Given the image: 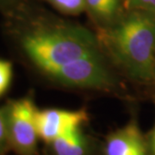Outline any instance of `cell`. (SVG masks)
I'll use <instances>...</instances> for the list:
<instances>
[{
    "instance_id": "obj_3",
    "label": "cell",
    "mask_w": 155,
    "mask_h": 155,
    "mask_svg": "<svg viewBox=\"0 0 155 155\" xmlns=\"http://www.w3.org/2000/svg\"><path fill=\"white\" fill-rule=\"evenodd\" d=\"M37 110L29 97L12 101L6 106L9 147L17 155L39 154Z\"/></svg>"
},
{
    "instance_id": "obj_12",
    "label": "cell",
    "mask_w": 155,
    "mask_h": 155,
    "mask_svg": "<svg viewBox=\"0 0 155 155\" xmlns=\"http://www.w3.org/2000/svg\"><path fill=\"white\" fill-rule=\"evenodd\" d=\"M133 10L148 12L155 15V0H127Z\"/></svg>"
},
{
    "instance_id": "obj_5",
    "label": "cell",
    "mask_w": 155,
    "mask_h": 155,
    "mask_svg": "<svg viewBox=\"0 0 155 155\" xmlns=\"http://www.w3.org/2000/svg\"><path fill=\"white\" fill-rule=\"evenodd\" d=\"M89 119L84 109L68 110L61 109L37 110L36 125L40 140L46 145L74 128L84 126Z\"/></svg>"
},
{
    "instance_id": "obj_8",
    "label": "cell",
    "mask_w": 155,
    "mask_h": 155,
    "mask_svg": "<svg viewBox=\"0 0 155 155\" xmlns=\"http://www.w3.org/2000/svg\"><path fill=\"white\" fill-rule=\"evenodd\" d=\"M86 9L103 23H113L120 11L121 0H85Z\"/></svg>"
},
{
    "instance_id": "obj_14",
    "label": "cell",
    "mask_w": 155,
    "mask_h": 155,
    "mask_svg": "<svg viewBox=\"0 0 155 155\" xmlns=\"http://www.w3.org/2000/svg\"><path fill=\"white\" fill-rule=\"evenodd\" d=\"M154 78H155V74H154Z\"/></svg>"
},
{
    "instance_id": "obj_1",
    "label": "cell",
    "mask_w": 155,
    "mask_h": 155,
    "mask_svg": "<svg viewBox=\"0 0 155 155\" xmlns=\"http://www.w3.org/2000/svg\"><path fill=\"white\" fill-rule=\"evenodd\" d=\"M102 40L127 74L148 81L155 74V15L133 10L106 28Z\"/></svg>"
},
{
    "instance_id": "obj_4",
    "label": "cell",
    "mask_w": 155,
    "mask_h": 155,
    "mask_svg": "<svg viewBox=\"0 0 155 155\" xmlns=\"http://www.w3.org/2000/svg\"><path fill=\"white\" fill-rule=\"evenodd\" d=\"M48 74L57 82L72 87L106 89L113 84V78L100 53L62 65Z\"/></svg>"
},
{
    "instance_id": "obj_7",
    "label": "cell",
    "mask_w": 155,
    "mask_h": 155,
    "mask_svg": "<svg viewBox=\"0 0 155 155\" xmlns=\"http://www.w3.org/2000/svg\"><path fill=\"white\" fill-rule=\"evenodd\" d=\"M48 147L50 155H101V147L84 132V126L61 135Z\"/></svg>"
},
{
    "instance_id": "obj_6",
    "label": "cell",
    "mask_w": 155,
    "mask_h": 155,
    "mask_svg": "<svg viewBox=\"0 0 155 155\" xmlns=\"http://www.w3.org/2000/svg\"><path fill=\"white\" fill-rule=\"evenodd\" d=\"M101 155H148L147 136L136 119H131L106 135L101 146Z\"/></svg>"
},
{
    "instance_id": "obj_11",
    "label": "cell",
    "mask_w": 155,
    "mask_h": 155,
    "mask_svg": "<svg viewBox=\"0 0 155 155\" xmlns=\"http://www.w3.org/2000/svg\"><path fill=\"white\" fill-rule=\"evenodd\" d=\"M9 147L7 125H6V106L0 108V155H4Z\"/></svg>"
},
{
    "instance_id": "obj_2",
    "label": "cell",
    "mask_w": 155,
    "mask_h": 155,
    "mask_svg": "<svg viewBox=\"0 0 155 155\" xmlns=\"http://www.w3.org/2000/svg\"><path fill=\"white\" fill-rule=\"evenodd\" d=\"M23 52L46 73L85 56L99 54L97 39L76 25H55L34 29L22 36Z\"/></svg>"
},
{
    "instance_id": "obj_9",
    "label": "cell",
    "mask_w": 155,
    "mask_h": 155,
    "mask_svg": "<svg viewBox=\"0 0 155 155\" xmlns=\"http://www.w3.org/2000/svg\"><path fill=\"white\" fill-rule=\"evenodd\" d=\"M63 13L77 15L86 10L85 0H47Z\"/></svg>"
},
{
    "instance_id": "obj_10",
    "label": "cell",
    "mask_w": 155,
    "mask_h": 155,
    "mask_svg": "<svg viewBox=\"0 0 155 155\" xmlns=\"http://www.w3.org/2000/svg\"><path fill=\"white\" fill-rule=\"evenodd\" d=\"M13 68L10 61L0 60V97L5 94L11 85Z\"/></svg>"
},
{
    "instance_id": "obj_13",
    "label": "cell",
    "mask_w": 155,
    "mask_h": 155,
    "mask_svg": "<svg viewBox=\"0 0 155 155\" xmlns=\"http://www.w3.org/2000/svg\"><path fill=\"white\" fill-rule=\"evenodd\" d=\"M148 155H155V123L148 135L147 136Z\"/></svg>"
}]
</instances>
